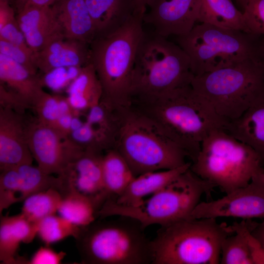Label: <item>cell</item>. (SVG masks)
<instances>
[{
  "label": "cell",
  "instance_id": "obj_1",
  "mask_svg": "<svg viewBox=\"0 0 264 264\" xmlns=\"http://www.w3.org/2000/svg\"><path fill=\"white\" fill-rule=\"evenodd\" d=\"M130 106L180 147L192 162L207 134L225 126L191 84L158 96L132 98Z\"/></svg>",
  "mask_w": 264,
  "mask_h": 264
},
{
  "label": "cell",
  "instance_id": "obj_2",
  "mask_svg": "<svg viewBox=\"0 0 264 264\" xmlns=\"http://www.w3.org/2000/svg\"><path fill=\"white\" fill-rule=\"evenodd\" d=\"M142 17L134 15L122 26L89 44L90 63L100 82L101 98L117 107L130 106V86L139 45L144 35Z\"/></svg>",
  "mask_w": 264,
  "mask_h": 264
},
{
  "label": "cell",
  "instance_id": "obj_3",
  "mask_svg": "<svg viewBox=\"0 0 264 264\" xmlns=\"http://www.w3.org/2000/svg\"><path fill=\"white\" fill-rule=\"evenodd\" d=\"M191 86L225 126L264 92V66L259 58L247 59L194 76Z\"/></svg>",
  "mask_w": 264,
  "mask_h": 264
},
{
  "label": "cell",
  "instance_id": "obj_4",
  "mask_svg": "<svg viewBox=\"0 0 264 264\" xmlns=\"http://www.w3.org/2000/svg\"><path fill=\"white\" fill-rule=\"evenodd\" d=\"M234 233L216 219H188L160 226L151 241L152 264H218L223 240Z\"/></svg>",
  "mask_w": 264,
  "mask_h": 264
},
{
  "label": "cell",
  "instance_id": "obj_5",
  "mask_svg": "<svg viewBox=\"0 0 264 264\" xmlns=\"http://www.w3.org/2000/svg\"><path fill=\"white\" fill-rule=\"evenodd\" d=\"M118 217L82 227L75 239L83 264H152L145 229L134 219Z\"/></svg>",
  "mask_w": 264,
  "mask_h": 264
},
{
  "label": "cell",
  "instance_id": "obj_6",
  "mask_svg": "<svg viewBox=\"0 0 264 264\" xmlns=\"http://www.w3.org/2000/svg\"><path fill=\"white\" fill-rule=\"evenodd\" d=\"M215 187V184L200 178L190 168L136 206H124L107 199L97 217H128L138 221L144 229L154 224L167 225L190 219L202 196L210 194Z\"/></svg>",
  "mask_w": 264,
  "mask_h": 264
},
{
  "label": "cell",
  "instance_id": "obj_7",
  "mask_svg": "<svg viewBox=\"0 0 264 264\" xmlns=\"http://www.w3.org/2000/svg\"><path fill=\"white\" fill-rule=\"evenodd\" d=\"M119 128L114 149L125 158L135 176L175 169L189 162L180 147L131 106L122 108Z\"/></svg>",
  "mask_w": 264,
  "mask_h": 264
},
{
  "label": "cell",
  "instance_id": "obj_8",
  "mask_svg": "<svg viewBox=\"0 0 264 264\" xmlns=\"http://www.w3.org/2000/svg\"><path fill=\"white\" fill-rule=\"evenodd\" d=\"M190 169L226 194L246 185L264 170L256 151L222 128L205 137Z\"/></svg>",
  "mask_w": 264,
  "mask_h": 264
},
{
  "label": "cell",
  "instance_id": "obj_9",
  "mask_svg": "<svg viewBox=\"0 0 264 264\" xmlns=\"http://www.w3.org/2000/svg\"><path fill=\"white\" fill-rule=\"evenodd\" d=\"M194 76L189 58L178 44L145 33L132 70L131 100L160 95L190 85Z\"/></svg>",
  "mask_w": 264,
  "mask_h": 264
},
{
  "label": "cell",
  "instance_id": "obj_10",
  "mask_svg": "<svg viewBox=\"0 0 264 264\" xmlns=\"http://www.w3.org/2000/svg\"><path fill=\"white\" fill-rule=\"evenodd\" d=\"M261 37L235 29L199 23L178 37L194 76L252 58H259Z\"/></svg>",
  "mask_w": 264,
  "mask_h": 264
},
{
  "label": "cell",
  "instance_id": "obj_11",
  "mask_svg": "<svg viewBox=\"0 0 264 264\" xmlns=\"http://www.w3.org/2000/svg\"><path fill=\"white\" fill-rule=\"evenodd\" d=\"M26 136L37 166L49 175H63L85 151L55 128L37 119L27 123Z\"/></svg>",
  "mask_w": 264,
  "mask_h": 264
},
{
  "label": "cell",
  "instance_id": "obj_12",
  "mask_svg": "<svg viewBox=\"0 0 264 264\" xmlns=\"http://www.w3.org/2000/svg\"><path fill=\"white\" fill-rule=\"evenodd\" d=\"M233 217L248 220L264 219V170L254 176L246 185L221 198L200 202L190 219Z\"/></svg>",
  "mask_w": 264,
  "mask_h": 264
},
{
  "label": "cell",
  "instance_id": "obj_13",
  "mask_svg": "<svg viewBox=\"0 0 264 264\" xmlns=\"http://www.w3.org/2000/svg\"><path fill=\"white\" fill-rule=\"evenodd\" d=\"M50 188H55L62 193L64 189L62 178L47 174L32 164H23L0 172V215L12 204Z\"/></svg>",
  "mask_w": 264,
  "mask_h": 264
},
{
  "label": "cell",
  "instance_id": "obj_14",
  "mask_svg": "<svg viewBox=\"0 0 264 264\" xmlns=\"http://www.w3.org/2000/svg\"><path fill=\"white\" fill-rule=\"evenodd\" d=\"M199 4L200 0H150L143 22L157 36H184L196 25Z\"/></svg>",
  "mask_w": 264,
  "mask_h": 264
},
{
  "label": "cell",
  "instance_id": "obj_15",
  "mask_svg": "<svg viewBox=\"0 0 264 264\" xmlns=\"http://www.w3.org/2000/svg\"><path fill=\"white\" fill-rule=\"evenodd\" d=\"M26 126L21 113L0 106V172L23 164H32L34 158L27 143Z\"/></svg>",
  "mask_w": 264,
  "mask_h": 264
},
{
  "label": "cell",
  "instance_id": "obj_16",
  "mask_svg": "<svg viewBox=\"0 0 264 264\" xmlns=\"http://www.w3.org/2000/svg\"><path fill=\"white\" fill-rule=\"evenodd\" d=\"M103 155L101 152L85 150L60 176L64 184V192L74 190L96 198L103 205L107 200L103 194Z\"/></svg>",
  "mask_w": 264,
  "mask_h": 264
},
{
  "label": "cell",
  "instance_id": "obj_17",
  "mask_svg": "<svg viewBox=\"0 0 264 264\" xmlns=\"http://www.w3.org/2000/svg\"><path fill=\"white\" fill-rule=\"evenodd\" d=\"M16 18L27 45L34 52L65 37L51 6L25 5L17 10Z\"/></svg>",
  "mask_w": 264,
  "mask_h": 264
},
{
  "label": "cell",
  "instance_id": "obj_18",
  "mask_svg": "<svg viewBox=\"0 0 264 264\" xmlns=\"http://www.w3.org/2000/svg\"><path fill=\"white\" fill-rule=\"evenodd\" d=\"M33 58L37 69L44 74L59 68H81L90 63L89 44L62 37L34 52Z\"/></svg>",
  "mask_w": 264,
  "mask_h": 264
},
{
  "label": "cell",
  "instance_id": "obj_19",
  "mask_svg": "<svg viewBox=\"0 0 264 264\" xmlns=\"http://www.w3.org/2000/svg\"><path fill=\"white\" fill-rule=\"evenodd\" d=\"M37 236V223L21 213L1 216L0 220V261L4 264H27L18 251L21 243L32 242Z\"/></svg>",
  "mask_w": 264,
  "mask_h": 264
},
{
  "label": "cell",
  "instance_id": "obj_20",
  "mask_svg": "<svg viewBox=\"0 0 264 264\" xmlns=\"http://www.w3.org/2000/svg\"><path fill=\"white\" fill-rule=\"evenodd\" d=\"M51 7L66 38L90 44L96 36L85 0H59Z\"/></svg>",
  "mask_w": 264,
  "mask_h": 264
},
{
  "label": "cell",
  "instance_id": "obj_21",
  "mask_svg": "<svg viewBox=\"0 0 264 264\" xmlns=\"http://www.w3.org/2000/svg\"><path fill=\"white\" fill-rule=\"evenodd\" d=\"M253 149L264 168V92L238 118L223 129Z\"/></svg>",
  "mask_w": 264,
  "mask_h": 264
},
{
  "label": "cell",
  "instance_id": "obj_22",
  "mask_svg": "<svg viewBox=\"0 0 264 264\" xmlns=\"http://www.w3.org/2000/svg\"><path fill=\"white\" fill-rule=\"evenodd\" d=\"M0 81L26 108H32L44 91L41 78L0 54Z\"/></svg>",
  "mask_w": 264,
  "mask_h": 264
},
{
  "label": "cell",
  "instance_id": "obj_23",
  "mask_svg": "<svg viewBox=\"0 0 264 264\" xmlns=\"http://www.w3.org/2000/svg\"><path fill=\"white\" fill-rule=\"evenodd\" d=\"M191 161L179 167L166 170L148 172L137 176L124 191L115 198V203L127 206H136L147 197L153 195L191 167Z\"/></svg>",
  "mask_w": 264,
  "mask_h": 264
},
{
  "label": "cell",
  "instance_id": "obj_24",
  "mask_svg": "<svg viewBox=\"0 0 264 264\" xmlns=\"http://www.w3.org/2000/svg\"><path fill=\"white\" fill-rule=\"evenodd\" d=\"M96 37L112 32L136 14L133 0H85Z\"/></svg>",
  "mask_w": 264,
  "mask_h": 264
},
{
  "label": "cell",
  "instance_id": "obj_25",
  "mask_svg": "<svg viewBox=\"0 0 264 264\" xmlns=\"http://www.w3.org/2000/svg\"><path fill=\"white\" fill-rule=\"evenodd\" d=\"M67 99L73 110H88L98 104L103 91L100 82L93 65L89 63L81 67L77 76L69 85Z\"/></svg>",
  "mask_w": 264,
  "mask_h": 264
},
{
  "label": "cell",
  "instance_id": "obj_26",
  "mask_svg": "<svg viewBox=\"0 0 264 264\" xmlns=\"http://www.w3.org/2000/svg\"><path fill=\"white\" fill-rule=\"evenodd\" d=\"M102 164L103 194L107 200L115 198L124 191L135 176L126 160L115 149L105 152Z\"/></svg>",
  "mask_w": 264,
  "mask_h": 264
},
{
  "label": "cell",
  "instance_id": "obj_27",
  "mask_svg": "<svg viewBox=\"0 0 264 264\" xmlns=\"http://www.w3.org/2000/svg\"><path fill=\"white\" fill-rule=\"evenodd\" d=\"M198 22L248 33L243 12L231 0H200Z\"/></svg>",
  "mask_w": 264,
  "mask_h": 264
},
{
  "label": "cell",
  "instance_id": "obj_28",
  "mask_svg": "<svg viewBox=\"0 0 264 264\" xmlns=\"http://www.w3.org/2000/svg\"><path fill=\"white\" fill-rule=\"evenodd\" d=\"M57 213L73 224L83 227L96 220L102 207L95 198L74 190H67L62 195Z\"/></svg>",
  "mask_w": 264,
  "mask_h": 264
},
{
  "label": "cell",
  "instance_id": "obj_29",
  "mask_svg": "<svg viewBox=\"0 0 264 264\" xmlns=\"http://www.w3.org/2000/svg\"><path fill=\"white\" fill-rule=\"evenodd\" d=\"M62 197V193L55 188L34 193L23 201L21 213L30 221L37 223L44 218L56 214Z\"/></svg>",
  "mask_w": 264,
  "mask_h": 264
},
{
  "label": "cell",
  "instance_id": "obj_30",
  "mask_svg": "<svg viewBox=\"0 0 264 264\" xmlns=\"http://www.w3.org/2000/svg\"><path fill=\"white\" fill-rule=\"evenodd\" d=\"M37 235L45 245H50L65 239L79 236L82 227L59 215H49L37 223Z\"/></svg>",
  "mask_w": 264,
  "mask_h": 264
},
{
  "label": "cell",
  "instance_id": "obj_31",
  "mask_svg": "<svg viewBox=\"0 0 264 264\" xmlns=\"http://www.w3.org/2000/svg\"><path fill=\"white\" fill-rule=\"evenodd\" d=\"M220 264H253L245 240L235 233L226 237L221 245Z\"/></svg>",
  "mask_w": 264,
  "mask_h": 264
},
{
  "label": "cell",
  "instance_id": "obj_32",
  "mask_svg": "<svg viewBox=\"0 0 264 264\" xmlns=\"http://www.w3.org/2000/svg\"><path fill=\"white\" fill-rule=\"evenodd\" d=\"M32 108L36 113L37 119L40 122L55 129L61 115L58 96L51 95L44 90Z\"/></svg>",
  "mask_w": 264,
  "mask_h": 264
},
{
  "label": "cell",
  "instance_id": "obj_33",
  "mask_svg": "<svg viewBox=\"0 0 264 264\" xmlns=\"http://www.w3.org/2000/svg\"><path fill=\"white\" fill-rule=\"evenodd\" d=\"M242 12L248 33L264 37V0H247Z\"/></svg>",
  "mask_w": 264,
  "mask_h": 264
},
{
  "label": "cell",
  "instance_id": "obj_34",
  "mask_svg": "<svg viewBox=\"0 0 264 264\" xmlns=\"http://www.w3.org/2000/svg\"><path fill=\"white\" fill-rule=\"evenodd\" d=\"M0 54L22 66L31 72L37 74L34 62V52L29 47L0 40Z\"/></svg>",
  "mask_w": 264,
  "mask_h": 264
},
{
  "label": "cell",
  "instance_id": "obj_35",
  "mask_svg": "<svg viewBox=\"0 0 264 264\" xmlns=\"http://www.w3.org/2000/svg\"><path fill=\"white\" fill-rule=\"evenodd\" d=\"M251 223L242 220L240 222H234L231 226L234 232L240 234L245 240L253 264H264V248L251 233Z\"/></svg>",
  "mask_w": 264,
  "mask_h": 264
},
{
  "label": "cell",
  "instance_id": "obj_36",
  "mask_svg": "<svg viewBox=\"0 0 264 264\" xmlns=\"http://www.w3.org/2000/svg\"><path fill=\"white\" fill-rule=\"evenodd\" d=\"M67 67L57 68L46 73L41 78L43 86L45 85L54 90L62 88L71 82L77 76L80 72L81 68Z\"/></svg>",
  "mask_w": 264,
  "mask_h": 264
},
{
  "label": "cell",
  "instance_id": "obj_37",
  "mask_svg": "<svg viewBox=\"0 0 264 264\" xmlns=\"http://www.w3.org/2000/svg\"><path fill=\"white\" fill-rule=\"evenodd\" d=\"M49 245H45L38 248L33 254L27 264H59L66 255L63 251L57 252Z\"/></svg>",
  "mask_w": 264,
  "mask_h": 264
},
{
  "label": "cell",
  "instance_id": "obj_38",
  "mask_svg": "<svg viewBox=\"0 0 264 264\" xmlns=\"http://www.w3.org/2000/svg\"><path fill=\"white\" fill-rule=\"evenodd\" d=\"M0 40L24 47H29L16 16L0 28Z\"/></svg>",
  "mask_w": 264,
  "mask_h": 264
},
{
  "label": "cell",
  "instance_id": "obj_39",
  "mask_svg": "<svg viewBox=\"0 0 264 264\" xmlns=\"http://www.w3.org/2000/svg\"><path fill=\"white\" fill-rule=\"evenodd\" d=\"M73 115L72 113L62 114L57 121L55 129L65 138H68L70 133V125Z\"/></svg>",
  "mask_w": 264,
  "mask_h": 264
},
{
  "label": "cell",
  "instance_id": "obj_40",
  "mask_svg": "<svg viewBox=\"0 0 264 264\" xmlns=\"http://www.w3.org/2000/svg\"><path fill=\"white\" fill-rule=\"evenodd\" d=\"M59 0H13L16 10L25 5L51 6Z\"/></svg>",
  "mask_w": 264,
  "mask_h": 264
},
{
  "label": "cell",
  "instance_id": "obj_41",
  "mask_svg": "<svg viewBox=\"0 0 264 264\" xmlns=\"http://www.w3.org/2000/svg\"><path fill=\"white\" fill-rule=\"evenodd\" d=\"M251 231L264 248V219L260 223L251 222Z\"/></svg>",
  "mask_w": 264,
  "mask_h": 264
},
{
  "label": "cell",
  "instance_id": "obj_42",
  "mask_svg": "<svg viewBox=\"0 0 264 264\" xmlns=\"http://www.w3.org/2000/svg\"><path fill=\"white\" fill-rule=\"evenodd\" d=\"M136 15L143 18L150 0H133Z\"/></svg>",
  "mask_w": 264,
  "mask_h": 264
},
{
  "label": "cell",
  "instance_id": "obj_43",
  "mask_svg": "<svg viewBox=\"0 0 264 264\" xmlns=\"http://www.w3.org/2000/svg\"><path fill=\"white\" fill-rule=\"evenodd\" d=\"M84 122H83L80 119L79 115H73L71 119L70 125L71 132L80 128L84 124Z\"/></svg>",
  "mask_w": 264,
  "mask_h": 264
},
{
  "label": "cell",
  "instance_id": "obj_44",
  "mask_svg": "<svg viewBox=\"0 0 264 264\" xmlns=\"http://www.w3.org/2000/svg\"><path fill=\"white\" fill-rule=\"evenodd\" d=\"M259 53L260 60L264 66V37L261 38Z\"/></svg>",
  "mask_w": 264,
  "mask_h": 264
},
{
  "label": "cell",
  "instance_id": "obj_45",
  "mask_svg": "<svg viewBox=\"0 0 264 264\" xmlns=\"http://www.w3.org/2000/svg\"><path fill=\"white\" fill-rule=\"evenodd\" d=\"M237 1L244 8L245 5L247 0H237Z\"/></svg>",
  "mask_w": 264,
  "mask_h": 264
},
{
  "label": "cell",
  "instance_id": "obj_46",
  "mask_svg": "<svg viewBox=\"0 0 264 264\" xmlns=\"http://www.w3.org/2000/svg\"><path fill=\"white\" fill-rule=\"evenodd\" d=\"M9 0L10 2L13 1V0Z\"/></svg>",
  "mask_w": 264,
  "mask_h": 264
}]
</instances>
